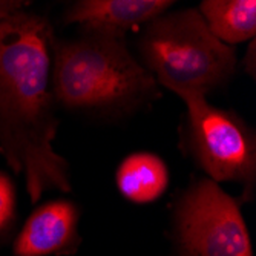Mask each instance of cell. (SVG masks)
Wrapping results in <instances>:
<instances>
[{"label": "cell", "mask_w": 256, "mask_h": 256, "mask_svg": "<svg viewBox=\"0 0 256 256\" xmlns=\"http://www.w3.org/2000/svg\"><path fill=\"white\" fill-rule=\"evenodd\" d=\"M170 0H82L66 12L68 23H78L88 34L123 38L124 34L169 11Z\"/></svg>", "instance_id": "6"}, {"label": "cell", "mask_w": 256, "mask_h": 256, "mask_svg": "<svg viewBox=\"0 0 256 256\" xmlns=\"http://www.w3.org/2000/svg\"><path fill=\"white\" fill-rule=\"evenodd\" d=\"M54 54V98L68 108H108L155 90V78L132 57L123 38L88 34L56 44Z\"/></svg>", "instance_id": "3"}, {"label": "cell", "mask_w": 256, "mask_h": 256, "mask_svg": "<svg viewBox=\"0 0 256 256\" xmlns=\"http://www.w3.org/2000/svg\"><path fill=\"white\" fill-rule=\"evenodd\" d=\"M51 42L50 23L26 4L0 2V154L25 175L34 202L48 189H71L68 162L52 148Z\"/></svg>", "instance_id": "1"}, {"label": "cell", "mask_w": 256, "mask_h": 256, "mask_svg": "<svg viewBox=\"0 0 256 256\" xmlns=\"http://www.w3.org/2000/svg\"><path fill=\"white\" fill-rule=\"evenodd\" d=\"M16 208V188L11 178L0 172V228H4L14 215Z\"/></svg>", "instance_id": "10"}, {"label": "cell", "mask_w": 256, "mask_h": 256, "mask_svg": "<svg viewBox=\"0 0 256 256\" xmlns=\"http://www.w3.org/2000/svg\"><path fill=\"white\" fill-rule=\"evenodd\" d=\"M144 68L162 86L181 92H207L235 72L236 56L207 28L198 10L164 12L150 20L140 37Z\"/></svg>", "instance_id": "2"}, {"label": "cell", "mask_w": 256, "mask_h": 256, "mask_svg": "<svg viewBox=\"0 0 256 256\" xmlns=\"http://www.w3.org/2000/svg\"><path fill=\"white\" fill-rule=\"evenodd\" d=\"M169 172L166 162L150 152H135L126 156L117 169L120 194L132 202L146 204L166 192Z\"/></svg>", "instance_id": "8"}, {"label": "cell", "mask_w": 256, "mask_h": 256, "mask_svg": "<svg viewBox=\"0 0 256 256\" xmlns=\"http://www.w3.org/2000/svg\"><path fill=\"white\" fill-rule=\"evenodd\" d=\"M77 207L68 200L40 206L28 218L14 244L17 256H46L69 246L77 235Z\"/></svg>", "instance_id": "7"}, {"label": "cell", "mask_w": 256, "mask_h": 256, "mask_svg": "<svg viewBox=\"0 0 256 256\" xmlns=\"http://www.w3.org/2000/svg\"><path fill=\"white\" fill-rule=\"evenodd\" d=\"M198 12L210 32L224 44L230 46L254 37V0H206Z\"/></svg>", "instance_id": "9"}, {"label": "cell", "mask_w": 256, "mask_h": 256, "mask_svg": "<svg viewBox=\"0 0 256 256\" xmlns=\"http://www.w3.org/2000/svg\"><path fill=\"white\" fill-rule=\"evenodd\" d=\"M189 114L190 146L198 164L212 181H236L252 189L256 146L250 129L227 110L207 102L202 92H181Z\"/></svg>", "instance_id": "4"}, {"label": "cell", "mask_w": 256, "mask_h": 256, "mask_svg": "<svg viewBox=\"0 0 256 256\" xmlns=\"http://www.w3.org/2000/svg\"><path fill=\"white\" fill-rule=\"evenodd\" d=\"M176 230L188 256H252L240 206L212 180H201L178 206Z\"/></svg>", "instance_id": "5"}]
</instances>
